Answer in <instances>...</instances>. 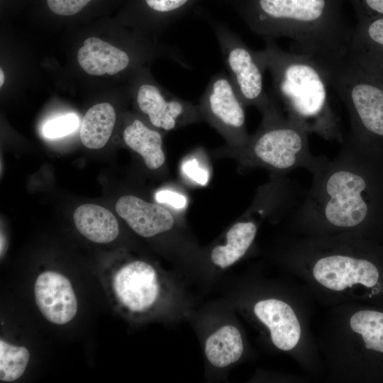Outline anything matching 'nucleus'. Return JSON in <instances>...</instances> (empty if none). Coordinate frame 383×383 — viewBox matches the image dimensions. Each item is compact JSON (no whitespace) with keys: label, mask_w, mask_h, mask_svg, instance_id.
Here are the masks:
<instances>
[{"label":"nucleus","mask_w":383,"mask_h":383,"mask_svg":"<svg viewBox=\"0 0 383 383\" xmlns=\"http://www.w3.org/2000/svg\"><path fill=\"white\" fill-rule=\"evenodd\" d=\"M5 245H6V243H5V238H4V235L2 234V233H1V247H0V250H1V257H2V255H3L4 253V251H5Z\"/></svg>","instance_id":"nucleus-26"},{"label":"nucleus","mask_w":383,"mask_h":383,"mask_svg":"<svg viewBox=\"0 0 383 383\" xmlns=\"http://www.w3.org/2000/svg\"><path fill=\"white\" fill-rule=\"evenodd\" d=\"M131 60L127 52L96 37L87 38L77 52L80 67L95 76L116 74L128 67Z\"/></svg>","instance_id":"nucleus-15"},{"label":"nucleus","mask_w":383,"mask_h":383,"mask_svg":"<svg viewBox=\"0 0 383 383\" xmlns=\"http://www.w3.org/2000/svg\"><path fill=\"white\" fill-rule=\"evenodd\" d=\"M91 0H47L49 9L55 14L72 16L79 13Z\"/></svg>","instance_id":"nucleus-22"},{"label":"nucleus","mask_w":383,"mask_h":383,"mask_svg":"<svg viewBox=\"0 0 383 383\" xmlns=\"http://www.w3.org/2000/svg\"><path fill=\"white\" fill-rule=\"evenodd\" d=\"M155 199L160 204H168L176 209H183L187 204L185 196L171 190L159 191L155 194Z\"/></svg>","instance_id":"nucleus-24"},{"label":"nucleus","mask_w":383,"mask_h":383,"mask_svg":"<svg viewBox=\"0 0 383 383\" xmlns=\"http://www.w3.org/2000/svg\"><path fill=\"white\" fill-rule=\"evenodd\" d=\"M34 295L41 314L50 323L65 324L76 315L77 301L71 282L58 272L40 274L35 282Z\"/></svg>","instance_id":"nucleus-12"},{"label":"nucleus","mask_w":383,"mask_h":383,"mask_svg":"<svg viewBox=\"0 0 383 383\" xmlns=\"http://www.w3.org/2000/svg\"><path fill=\"white\" fill-rule=\"evenodd\" d=\"M316 341L326 380H362L369 354L383 355V311L358 302L331 306Z\"/></svg>","instance_id":"nucleus-5"},{"label":"nucleus","mask_w":383,"mask_h":383,"mask_svg":"<svg viewBox=\"0 0 383 383\" xmlns=\"http://www.w3.org/2000/svg\"><path fill=\"white\" fill-rule=\"evenodd\" d=\"M113 287L121 304L131 312L142 313L152 309L162 293L156 269L143 260L126 263L116 272Z\"/></svg>","instance_id":"nucleus-11"},{"label":"nucleus","mask_w":383,"mask_h":383,"mask_svg":"<svg viewBox=\"0 0 383 383\" xmlns=\"http://www.w3.org/2000/svg\"><path fill=\"white\" fill-rule=\"evenodd\" d=\"M348 53L360 65L383 77V17L361 21L353 30Z\"/></svg>","instance_id":"nucleus-14"},{"label":"nucleus","mask_w":383,"mask_h":383,"mask_svg":"<svg viewBox=\"0 0 383 383\" xmlns=\"http://www.w3.org/2000/svg\"><path fill=\"white\" fill-rule=\"evenodd\" d=\"M197 106L203 120L224 138L233 157L244 149L250 138L245 106L228 75L212 76Z\"/></svg>","instance_id":"nucleus-9"},{"label":"nucleus","mask_w":383,"mask_h":383,"mask_svg":"<svg viewBox=\"0 0 383 383\" xmlns=\"http://www.w3.org/2000/svg\"><path fill=\"white\" fill-rule=\"evenodd\" d=\"M116 211L133 231L144 238L170 232L177 224L176 216L170 209L134 195L121 196Z\"/></svg>","instance_id":"nucleus-13"},{"label":"nucleus","mask_w":383,"mask_h":383,"mask_svg":"<svg viewBox=\"0 0 383 383\" xmlns=\"http://www.w3.org/2000/svg\"><path fill=\"white\" fill-rule=\"evenodd\" d=\"M73 219L78 231L89 240L108 243L118 235V223L107 209L94 204H84L77 207Z\"/></svg>","instance_id":"nucleus-17"},{"label":"nucleus","mask_w":383,"mask_h":383,"mask_svg":"<svg viewBox=\"0 0 383 383\" xmlns=\"http://www.w3.org/2000/svg\"><path fill=\"white\" fill-rule=\"evenodd\" d=\"M204 352L209 362L216 367H226L238 362L244 352L240 330L233 325L218 328L206 339Z\"/></svg>","instance_id":"nucleus-18"},{"label":"nucleus","mask_w":383,"mask_h":383,"mask_svg":"<svg viewBox=\"0 0 383 383\" xmlns=\"http://www.w3.org/2000/svg\"><path fill=\"white\" fill-rule=\"evenodd\" d=\"M190 0H145L152 11L162 14H175L184 8Z\"/></svg>","instance_id":"nucleus-23"},{"label":"nucleus","mask_w":383,"mask_h":383,"mask_svg":"<svg viewBox=\"0 0 383 383\" xmlns=\"http://www.w3.org/2000/svg\"><path fill=\"white\" fill-rule=\"evenodd\" d=\"M317 61L348 110L350 134L379 148L383 144V77L360 65L348 53Z\"/></svg>","instance_id":"nucleus-7"},{"label":"nucleus","mask_w":383,"mask_h":383,"mask_svg":"<svg viewBox=\"0 0 383 383\" xmlns=\"http://www.w3.org/2000/svg\"><path fill=\"white\" fill-rule=\"evenodd\" d=\"M135 100L139 110L155 128L166 132L203 120L197 105L164 90L151 82L137 87Z\"/></svg>","instance_id":"nucleus-10"},{"label":"nucleus","mask_w":383,"mask_h":383,"mask_svg":"<svg viewBox=\"0 0 383 383\" xmlns=\"http://www.w3.org/2000/svg\"><path fill=\"white\" fill-rule=\"evenodd\" d=\"M4 82V74L2 69L0 70V86L1 87Z\"/></svg>","instance_id":"nucleus-27"},{"label":"nucleus","mask_w":383,"mask_h":383,"mask_svg":"<svg viewBox=\"0 0 383 383\" xmlns=\"http://www.w3.org/2000/svg\"><path fill=\"white\" fill-rule=\"evenodd\" d=\"M30 359L28 350L0 340V380L13 382L21 377Z\"/></svg>","instance_id":"nucleus-20"},{"label":"nucleus","mask_w":383,"mask_h":383,"mask_svg":"<svg viewBox=\"0 0 383 383\" xmlns=\"http://www.w3.org/2000/svg\"><path fill=\"white\" fill-rule=\"evenodd\" d=\"M376 254L366 238L358 236L286 234L276 257L315 301L330 308L361 303L380 294L382 272Z\"/></svg>","instance_id":"nucleus-2"},{"label":"nucleus","mask_w":383,"mask_h":383,"mask_svg":"<svg viewBox=\"0 0 383 383\" xmlns=\"http://www.w3.org/2000/svg\"><path fill=\"white\" fill-rule=\"evenodd\" d=\"M79 118L68 113L48 121L43 128V135L48 138H57L69 135L79 126Z\"/></svg>","instance_id":"nucleus-21"},{"label":"nucleus","mask_w":383,"mask_h":383,"mask_svg":"<svg viewBox=\"0 0 383 383\" xmlns=\"http://www.w3.org/2000/svg\"><path fill=\"white\" fill-rule=\"evenodd\" d=\"M212 27L228 77L243 104L254 106L263 113L269 109L273 94L265 90L263 75L266 69L257 50L249 48L227 26L216 23Z\"/></svg>","instance_id":"nucleus-8"},{"label":"nucleus","mask_w":383,"mask_h":383,"mask_svg":"<svg viewBox=\"0 0 383 383\" xmlns=\"http://www.w3.org/2000/svg\"><path fill=\"white\" fill-rule=\"evenodd\" d=\"M359 1L365 15L362 21L383 17V0Z\"/></svg>","instance_id":"nucleus-25"},{"label":"nucleus","mask_w":383,"mask_h":383,"mask_svg":"<svg viewBox=\"0 0 383 383\" xmlns=\"http://www.w3.org/2000/svg\"><path fill=\"white\" fill-rule=\"evenodd\" d=\"M257 11L247 20L263 38H287L299 52L317 60L346 55L353 30L331 13L329 0H257Z\"/></svg>","instance_id":"nucleus-4"},{"label":"nucleus","mask_w":383,"mask_h":383,"mask_svg":"<svg viewBox=\"0 0 383 383\" xmlns=\"http://www.w3.org/2000/svg\"><path fill=\"white\" fill-rule=\"evenodd\" d=\"M126 145L138 153L148 169L157 170L166 164L162 133L139 118L133 119L123 132Z\"/></svg>","instance_id":"nucleus-16"},{"label":"nucleus","mask_w":383,"mask_h":383,"mask_svg":"<svg viewBox=\"0 0 383 383\" xmlns=\"http://www.w3.org/2000/svg\"><path fill=\"white\" fill-rule=\"evenodd\" d=\"M116 121V111L109 103L91 106L82 118L79 136L89 149H100L107 143Z\"/></svg>","instance_id":"nucleus-19"},{"label":"nucleus","mask_w":383,"mask_h":383,"mask_svg":"<svg viewBox=\"0 0 383 383\" xmlns=\"http://www.w3.org/2000/svg\"><path fill=\"white\" fill-rule=\"evenodd\" d=\"M264 40V48L257 52L287 117L308 133L342 143L345 138L330 101L331 86L318 62L309 55L284 50L274 39Z\"/></svg>","instance_id":"nucleus-3"},{"label":"nucleus","mask_w":383,"mask_h":383,"mask_svg":"<svg viewBox=\"0 0 383 383\" xmlns=\"http://www.w3.org/2000/svg\"><path fill=\"white\" fill-rule=\"evenodd\" d=\"M377 150L350 133L344 138L337 155L312 174L309 189L289 214L286 234L366 238L383 205Z\"/></svg>","instance_id":"nucleus-1"},{"label":"nucleus","mask_w":383,"mask_h":383,"mask_svg":"<svg viewBox=\"0 0 383 383\" xmlns=\"http://www.w3.org/2000/svg\"><path fill=\"white\" fill-rule=\"evenodd\" d=\"M244 149L234 156L247 167H261L272 174H284L304 168L311 174L328 160L310 150L309 133L289 120L273 94L269 109Z\"/></svg>","instance_id":"nucleus-6"}]
</instances>
